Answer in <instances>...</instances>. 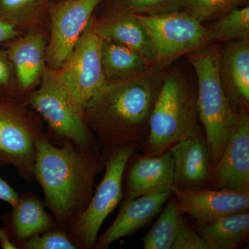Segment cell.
Returning a JSON list of instances; mask_svg holds the SVG:
<instances>
[{"instance_id": "cell-28", "label": "cell", "mask_w": 249, "mask_h": 249, "mask_svg": "<svg viewBox=\"0 0 249 249\" xmlns=\"http://www.w3.org/2000/svg\"><path fill=\"white\" fill-rule=\"evenodd\" d=\"M40 0H0V18L12 23L27 18Z\"/></svg>"}, {"instance_id": "cell-31", "label": "cell", "mask_w": 249, "mask_h": 249, "mask_svg": "<svg viewBox=\"0 0 249 249\" xmlns=\"http://www.w3.org/2000/svg\"><path fill=\"white\" fill-rule=\"evenodd\" d=\"M10 67L7 60L0 54V88L8 85L9 82Z\"/></svg>"}, {"instance_id": "cell-2", "label": "cell", "mask_w": 249, "mask_h": 249, "mask_svg": "<svg viewBox=\"0 0 249 249\" xmlns=\"http://www.w3.org/2000/svg\"><path fill=\"white\" fill-rule=\"evenodd\" d=\"M54 144L43 133L36 142L34 180L59 227L66 230L89 204L96 176L105 168L101 147H78L69 140Z\"/></svg>"}, {"instance_id": "cell-21", "label": "cell", "mask_w": 249, "mask_h": 249, "mask_svg": "<svg viewBox=\"0 0 249 249\" xmlns=\"http://www.w3.org/2000/svg\"><path fill=\"white\" fill-rule=\"evenodd\" d=\"M101 57L106 81L137 76L155 65L133 49L108 41L103 40Z\"/></svg>"}, {"instance_id": "cell-22", "label": "cell", "mask_w": 249, "mask_h": 249, "mask_svg": "<svg viewBox=\"0 0 249 249\" xmlns=\"http://www.w3.org/2000/svg\"><path fill=\"white\" fill-rule=\"evenodd\" d=\"M181 215L176 199L172 195L153 227L142 239L143 248L171 249Z\"/></svg>"}, {"instance_id": "cell-11", "label": "cell", "mask_w": 249, "mask_h": 249, "mask_svg": "<svg viewBox=\"0 0 249 249\" xmlns=\"http://www.w3.org/2000/svg\"><path fill=\"white\" fill-rule=\"evenodd\" d=\"M172 192L181 213L188 214L196 225L249 210V189L187 190L174 187Z\"/></svg>"}, {"instance_id": "cell-5", "label": "cell", "mask_w": 249, "mask_h": 249, "mask_svg": "<svg viewBox=\"0 0 249 249\" xmlns=\"http://www.w3.org/2000/svg\"><path fill=\"white\" fill-rule=\"evenodd\" d=\"M137 145H124L101 150L105 174L92 198L66 229L67 235L78 249H93L105 220L124 199V178L126 165Z\"/></svg>"}, {"instance_id": "cell-13", "label": "cell", "mask_w": 249, "mask_h": 249, "mask_svg": "<svg viewBox=\"0 0 249 249\" xmlns=\"http://www.w3.org/2000/svg\"><path fill=\"white\" fill-rule=\"evenodd\" d=\"M169 150L173 158L175 187L197 190L209 184L212 165L207 140L202 132L181 139Z\"/></svg>"}, {"instance_id": "cell-18", "label": "cell", "mask_w": 249, "mask_h": 249, "mask_svg": "<svg viewBox=\"0 0 249 249\" xmlns=\"http://www.w3.org/2000/svg\"><path fill=\"white\" fill-rule=\"evenodd\" d=\"M93 30L103 40L125 46L154 64L155 55L148 33L133 14L118 12L96 22Z\"/></svg>"}, {"instance_id": "cell-30", "label": "cell", "mask_w": 249, "mask_h": 249, "mask_svg": "<svg viewBox=\"0 0 249 249\" xmlns=\"http://www.w3.org/2000/svg\"><path fill=\"white\" fill-rule=\"evenodd\" d=\"M17 34L14 23L0 18V44L14 38Z\"/></svg>"}, {"instance_id": "cell-15", "label": "cell", "mask_w": 249, "mask_h": 249, "mask_svg": "<svg viewBox=\"0 0 249 249\" xmlns=\"http://www.w3.org/2000/svg\"><path fill=\"white\" fill-rule=\"evenodd\" d=\"M45 207L37 195L27 192L19 196L9 212L3 214L1 227L17 249L31 237L60 228Z\"/></svg>"}, {"instance_id": "cell-9", "label": "cell", "mask_w": 249, "mask_h": 249, "mask_svg": "<svg viewBox=\"0 0 249 249\" xmlns=\"http://www.w3.org/2000/svg\"><path fill=\"white\" fill-rule=\"evenodd\" d=\"M102 44L91 20L66 61L56 70L72 103L83 114L86 105L107 82L101 57Z\"/></svg>"}, {"instance_id": "cell-19", "label": "cell", "mask_w": 249, "mask_h": 249, "mask_svg": "<svg viewBox=\"0 0 249 249\" xmlns=\"http://www.w3.org/2000/svg\"><path fill=\"white\" fill-rule=\"evenodd\" d=\"M45 47L44 36L34 33L19 39L10 47L9 59L22 89L32 88L45 71Z\"/></svg>"}, {"instance_id": "cell-32", "label": "cell", "mask_w": 249, "mask_h": 249, "mask_svg": "<svg viewBox=\"0 0 249 249\" xmlns=\"http://www.w3.org/2000/svg\"><path fill=\"white\" fill-rule=\"evenodd\" d=\"M0 245L4 249H17L16 246L11 242L2 227H0Z\"/></svg>"}, {"instance_id": "cell-23", "label": "cell", "mask_w": 249, "mask_h": 249, "mask_svg": "<svg viewBox=\"0 0 249 249\" xmlns=\"http://www.w3.org/2000/svg\"><path fill=\"white\" fill-rule=\"evenodd\" d=\"M206 27L211 42L249 40V7L231 10Z\"/></svg>"}, {"instance_id": "cell-26", "label": "cell", "mask_w": 249, "mask_h": 249, "mask_svg": "<svg viewBox=\"0 0 249 249\" xmlns=\"http://www.w3.org/2000/svg\"><path fill=\"white\" fill-rule=\"evenodd\" d=\"M21 249H78L66 231L56 229L31 237Z\"/></svg>"}, {"instance_id": "cell-8", "label": "cell", "mask_w": 249, "mask_h": 249, "mask_svg": "<svg viewBox=\"0 0 249 249\" xmlns=\"http://www.w3.org/2000/svg\"><path fill=\"white\" fill-rule=\"evenodd\" d=\"M43 133L34 114L13 101H0V167L11 165L26 182H33L36 142Z\"/></svg>"}, {"instance_id": "cell-29", "label": "cell", "mask_w": 249, "mask_h": 249, "mask_svg": "<svg viewBox=\"0 0 249 249\" xmlns=\"http://www.w3.org/2000/svg\"><path fill=\"white\" fill-rule=\"evenodd\" d=\"M19 196V193L0 177V200L12 206L17 203Z\"/></svg>"}, {"instance_id": "cell-27", "label": "cell", "mask_w": 249, "mask_h": 249, "mask_svg": "<svg viewBox=\"0 0 249 249\" xmlns=\"http://www.w3.org/2000/svg\"><path fill=\"white\" fill-rule=\"evenodd\" d=\"M171 249H209L200 234L191 227L183 214L178 220V232Z\"/></svg>"}, {"instance_id": "cell-12", "label": "cell", "mask_w": 249, "mask_h": 249, "mask_svg": "<svg viewBox=\"0 0 249 249\" xmlns=\"http://www.w3.org/2000/svg\"><path fill=\"white\" fill-rule=\"evenodd\" d=\"M210 189H249V111L239 113L222 157L211 169Z\"/></svg>"}, {"instance_id": "cell-1", "label": "cell", "mask_w": 249, "mask_h": 249, "mask_svg": "<svg viewBox=\"0 0 249 249\" xmlns=\"http://www.w3.org/2000/svg\"><path fill=\"white\" fill-rule=\"evenodd\" d=\"M163 69L152 65L137 76L107 81L88 103L83 116L101 150L143 145Z\"/></svg>"}, {"instance_id": "cell-25", "label": "cell", "mask_w": 249, "mask_h": 249, "mask_svg": "<svg viewBox=\"0 0 249 249\" xmlns=\"http://www.w3.org/2000/svg\"><path fill=\"white\" fill-rule=\"evenodd\" d=\"M183 0H122L119 12L142 16L165 14L180 11Z\"/></svg>"}, {"instance_id": "cell-33", "label": "cell", "mask_w": 249, "mask_h": 249, "mask_svg": "<svg viewBox=\"0 0 249 249\" xmlns=\"http://www.w3.org/2000/svg\"><path fill=\"white\" fill-rule=\"evenodd\" d=\"M63 1V0H59V1Z\"/></svg>"}, {"instance_id": "cell-14", "label": "cell", "mask_w": 249, "mask_h": 249, "mask_svg": "<svg viewBox=\"0 0 249 249\" xmlns=\"http://www.w3.org/2000/svg\"><path fill=\"white\" fill-rule=\"evenodd\" d=\"M172 195V191H166L124 200L119 214L98 237L94 249H107L119 239L138 231L160 213Z\"/></svg>"}, {"instance_id": "cell-6", "label": "cell", "mask_w": 249, "mask_h": 249, "mask_svg": "<svg viewBox=\"0 0 249 249\" xmlns=\"http://www.w3.org/2000/svg\"><path fill=\"white\" fill-rule=\"evenodd\" d=\"M28 103L47 123L56 141L69 140L78 147H101L84 116L72 103L56 70L44 71L40 88L31 93Z\"/></svg>"}, {"instance_id": "cell-20", "label": "cell", "mask_w": 249, "mask_h": 249, "mask_svg": "<svg viewBox=\"0 0 249 249\" xmlns=\"http://www.w3.org/2000/svg\"><path fill=\"white\" fill-rule=\"evenodd\" d=\"M196 230L209 249L238 248L249 240V211L229 214L208 224L196 225Z\"/></svg>"}, {"instance_id": "cell-17", "label": "cell", "mask_w": 249, "mask_h": 249, "mask_svg": "<svg viewBox=\"0 0 249 249\" xmlns=\"http://www.w3.org/2000/svg\"><path fill=\"white\" fill-rule=\"evenodd\" d=\"M219 74L226 94L236 110L249 111V40L224 43Z\"/></svg>"}, {"instance_id": "cell-24", "label": "cell", "mask_w": 249, "mask_h": 249, "mask_svg": "<svg viewBox=\"0 0 249 249\" xmlns=\"http://www.w3.org/2000/svg\"><path fill=\"white\" fill-rule=\"evenodd\" d=\"M247 0H183L184 11L204 24L214 20L231 10L240 7Z\"/></svg>"}, {"instance_id": "cell-16", "label": "cell", "mask_w": 249, "mask_h": 249, "mask_svg": "<svg viewBox=\"0 0 249 249\" xmlns=\"http://www.w3.org/2000/svg\"><path fill=\"white\" fill-rule=\"evenodd\" d=\"M174 165L170 150L160 155L138 157L126 175L124 200L173 191Z\"/></svg>"}, {"instance_id": "cell-10", "label": "cell", "mask_w": 249, "mask_h": 249, "mask_svg": "<svg viewBox=\"0 0 249 249\" xmlns=\"http://www.w3.org/2000/svg\"><path fill=\"white\" fill-rule=\"evenodd\" d=\"M103 0H63L51 9V38L46 57L52 70L66 61Z\"/></svg>"}, {"instance_id": "cell-7", "label": "cell", "mask_w": 249, "mask_h": 249, "mask_svg": "<svg viewBox=\"0 0 249 249\" xmlns=\"http://www.w3.org/2000/svg\"><path fill=\"white\" fill-rule=\"evenodd\" d=\"M134 16L150 36L155 55L154 64L161 68L178 57L211 43L206 26L186 11Z\"/></svg>"}, {"instance_id": "cell-3", "label": "cell", "mask_w": 249, "mask_h": 249, "mask_svg": "<svg viewBox=\"0 0 249 249\" xmlns=\"http://www.w3.org/2000/svg\"><path fill=\"white\" fill-rule=\"evenodd\" d=\"M221 53L219 42H211L187 54L197 77L199 120L204 126L212 168L222 157L240 113L232 106L223 88L219 74Z\"/></svg>"}, {"instance_id": "cell-4", "label": "cell", "mask_w": 249, "mask_h": 249, "mask_svg": "<svg viewBox=\"0 0 249 249\" xmlns=\"http://www.w3.org/2000/svg\"><path fill=\"white\" fill-rule=\"evenodd\" d=\"M199 121L196 92L178 73L165 74L142 145L145 155H161L181 139L201 132Z\"/></svg>"}]
</instances>
